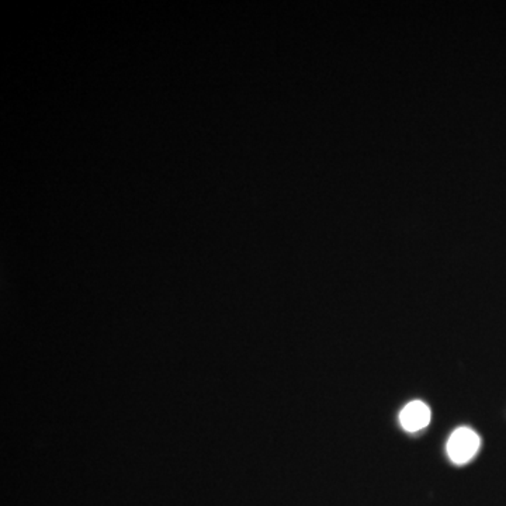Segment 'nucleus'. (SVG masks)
I'll return each instance as SVG.
<instances>
[{"instance_id":"1","label":"nucleus","mask_w":506,"mask_h":506,"mask_svg":"<svg viewBox=\"0 0 506 506\" xmlns=\"http://www.w3.org/2000/svg\"><path fill=\"white\" fill-rule=\"evenodd\" d=\"M481 439L470 428H459L447 442V454L456 464L469 463L480 450Z\"/></svg>"},{"instance_id":"2","label":"nucleus","mask_w":506,"mask_h":506,"mask_svg":"<svg viewBox=\"0 0 506 506\" xmlns=\"http://www.w3.org/2000/svg\"><path fill=\"white\" fill-rule=\"evenodd\" d=\"M399 422L406 432H419L430 422V409L422 401H412L401 411Z\"/></svg>"}]
</instances>
